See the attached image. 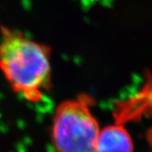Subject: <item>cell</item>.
Wrapping results in <instances>:
<instances>
[{
    "mask_svg": "<svg viewBox=\"0 0 152 152\" xmlns=\"http://www.w3.org/2000/svg\"><path fill=\"white\" fill-rule=\"evenodd\" d=\"M0 71L14 92L30 103H39L52 86V49L0 26Z\"/></svg>",
    "mask_w": 152,
    "mask_h": 152,
    "instance_id": "1",
    "label": "cell"
},
{
    "mask_svg": "<svg viewBox=\"0 0 152 152\" xmlns=\"http://www.w3.org/2000/svg\"><path fill=\"white\" fill-rule=\"evenodd\" d=\"M95 106V98L80 93L56 107L51 124L54 152H96L101 127L93 112Z\"/></svg>",
    "mask_w": 152,
    "mask_h": 152,
    "instance_id": "2",
    "label": "cell"
},
{
    "mask_svg": "<svg viewBox=\"0 0 152 152\" xmlns=\"http://www.w3.org/2000/svg\"><path fill=\"white\" fill-rule=\"evenodd\" d=\"M151 112V76L143 86L130 96L120 100L113 109V122L127 125L139 122Z\"/></svg>",
    "mask_w": 152,
    "mask_h": 152,
    "instance_id": "3",
    "label": "cell"
},
{
    "mask_svg": "<svg viewBox=\"0 0 152 152\" xmlns=\"http://www.w3.org/2000/svg\"><path fill=\"white\" fill-rule=\"evenodd\" d=\"M96 152H134V143L127 125L113 122L101 128Z\"/></svg>",
    "mask_w": 152,
    "mask_h": 152,
    "instance_id": "4",
    "label": "cell"
}]
</instances>
